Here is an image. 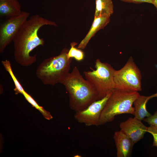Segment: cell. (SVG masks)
Masks as SVG:
<instances>
[{"instance_id":"cell-1","label":"cell","mask_w":157,"mask_h":157,"mask_svg":"<svg viewBox=\"0 0 157 157\" xmlns=\"http://www.w3.org/2000/svg\"><path fill=\"white\" fill-rule=\"evenodd\" d=\"M45 25L58 26L54 22L38 15H33L24 22L17 33L13 42L14 58L20 65L27 67L36 61V55L32 56L30 53L37 47L44 45V41L39 37L38 32Z\"/></svg>"},{"instance_id":"cell-2","label":"cell","mask_w":157,"mask_h":157,"mask_svg":"<svg viewBox=\"0 0 157 157\" xmlns=\"http://www.w3.org/2000/svg\"><path fill=\"white\" fill-rule=\"evenodd\" d=\"M67 91L71 109L76 112L85 109L100 99L97 91L75 67L61 83Z\"/></svg>"},{"instance_id":"cell-3","label":"cell","mask_w":157,"mask_h":157,"mask_svg":"<svg viewBox=\"0 0 157 157\" xmlns=\"http://www.w3.org/2000/svg\"><path fill=\"white\" fill-rule=\"evenodd\" d=\"M69 50L63 49L59 55L45 59L38 67L36 76L43 84L54 85L61 83L69 73L72 58L67 57Z\"/></svg>"},{"instance_id":"cell-4","label":"cell","mask_w":157,"mask_h":157,"mask_svg":"<svg viewBox=\"0 0 157 157\" xmlns=\"http://www.w3.org/2000/svg\"><path fill=\"white\" fill-rule=\"evenodd\" d=\"M140 95L138 92H126L115 89L101 112L99 126L112 122L118 115L129 114L134 115L135 109L132 105Z\"/></svg>"},{"instance_id":"cell-5","label":"cell","mask_w":157,"mask_h":157,"mask_svg":"<svg viewBox=\"0 0 157 157\" xmlns=\"http://www.w3.org/2000/svg\"><path fill=\"white\" fill-rule=\"evenodd\" d=\"M95 70L84 71L85 79L97 91L100 99L111 92L115 89L114 73L115 69L109 64L97 59Z\"/></svg>"},{"instance_id":"cell-6","label":"cell","mask_w":157,"mask_h":157,"mask_svg":"<svg viewBox=\"0 0 157 157\" xmlns=\"http://www.w3.org/2000/svg\"><path fill=\"white\" fill-rule=\"evenodd\" d=\"M141 78L140 69L130 57L122 68L114 71L115 89L126 92L141 91Z\"/></svg>"},{"instance_id":"cell-7","label":"cell","mask_w":157,"mask_h":157,"mask_svg":"<svg viewBox=\"0 0 157 157\" xmlns=\"http://www.w3.org/2000/svg\"><path fill=\"white\" fill-rule=\"evenodd\" d=\"M30 13L23 11L19 15L7 18L0 26V53H3L28 19Z\"/></svg>"},{"instance_id":"cell-8","label":"cell","mask_w":157,"mask_h":157,"mask_svg":"<svg viewBox=\"0 0 157 157\" xmlns=\"http://www.w3.org/2000/svg\"><path fill=\"white\" fill-rule=\"evenodd\" d=\"M112 92L104 98L94 101L85 109L76 112L75 119L79 123L86 126H99L101 112Z\"/></svg>"},{"instance_id":"cell-9","label":"cell","mask_w":157,"mask_h":157,"mask_svg":"<svg viewBox=\"0 0 157 157\" xmlns=\"http://www.w3.org/2000/svg\"><path fill=\"white\" fill-rule=\"evenodd\" d=\"M141 121L135 117H130L119 125L120 131L129 137L134 144L142 139L147 132V127Z\"/></svg>"},{"instance_id":"cell-10","label":"cell","mask_w":157,"mask_h":157,"mask_svg":"<svg viewBox=\"0 0 157 157\" xmlns=\"http://www.w3.org/2000/svg\"><path fill=\"white\" fill-rule=\"evenodd\" d=\"M113 138L117 149V156H130L134 144L131 139L120 130L115 132Z\"/></svg>"},{"instance_id":"cell-11","label":"cell","mask_w":157,"mask_h":157,"mask_svg":"<svg viewBox=\"0 0 157 157\" xmlns=\"http://www.w3.org/2000/svg\"><path fill=\"white\" fill-rule=\"evenodd\" d=\"M110 16L103 15L97 17H94L91 26L85 38L81 41L78 48L84 49L89 41L96 33L100 30L104 28L109 22Z\"/></svg>"},{"instance_id":"cell-12","label":"cell","mask_w":157,"mask_h":157,"mask_svg":"<svg viewBox=\"0 0 157 157\" xmlns=\"http://www.w3.org/2000/svg\"><path fill=\"white\" fill-rule=\"evenodd\" d=\"M18 0H0V14L7 18L16 16L22 12Z\"/></svg>"},{"instance_id":"cell-13","label":"cell","mask_w":157,"mask_h":157,"mask_svg":"<svg viewBox=\"0 0 157 157\" xmlns=\"http://www.w3.org/2000/svg\"><path fill=\"white\" fill-rule=\"evenodd\" d=\"M155 97H157V93L148 96L140 95L137 97L133 104L135 109L134 117L142 121L145 117L151 116L152 115L146 108V104L149 100Z\"/></svg>"},{"instance_id":"cell-14","label":"cell","mask_w":157,"mask_h":157,"mask_svg":"<svg viewBox=\"0 0 157 157\" xmlns=\"http://www.w3.org/2000/svg\"><path fill=\"white\" fill-rule=\"evenodd\" d=\"M96 8L94 17L103 15L110 16L113 13L112 0H95Z\"/></svg>"},{"instance_id":"cell-15","label":"cell","mask_w":157,"mask_h":157,"mask_svg":"<svg viewBox=\"0 0 157 157\" xmlns=\"http://www.w3.org/2000/svg\"><path fill=\"white\" fill-rule=\"evenodd\" d=\"M1 63L5 69L9 73L13 81L15 86L14 89L15 94H16L19 93L22 94L25 90L14 75L9 60H6L2 61Z\"/></svg>"},{"instance_id":"cell-16","label":"cell","mask_w":157,"mask_h":157,"mask_svg":"<svg viewBox=\"0 0 157 157\" xmlns=\"http://www.w3.org/2000/svg\"><path fill=\"white\" fill-rule=\"evenodd\" d=\"M25 99L30 103L33 107L38 110L46 119L50 120L53 118L50 113L45 110L42 107L40 106L33 98L25 91L23 93Z\"/></svg>"},{"instance_id":"cell-17","label":"cell","mask_w":157,"mask_h":157,"mask_svg":"<svg viewBox=\"0 0 157 157\" xmlns=\"http://www.w3.org/2000/svg\"><path fill=\"white\" fill-rule=\"evenodd\" d=\"M77 44L75 42L71 43V48L67 53V56L69 58H74L76 60L80 61L84 58V54L82 51L75 47Z\"/></svg>"},{"instance_id":"cell-18","label":"cell","mask_w":157,"mask_h":157,"mask_svg":"<svg viewBox=\"0 0 157 157\" xmlns=\"http://www.w3.org/2000/svg\"><path fill=\"white\" fill-rule=\"evenodd\" d=\"M147 131L151 134L153 136V146L157 147V126L150 125L147 127Z\"/></svg>"},{"instance_id":"cell-19","label":"cell","mask_w":157,"mask_h":157,"mask_svg":"<svg viewBox=\"0 0 157 157\" xmlns=\"http://www.w3.org/2000/svg\"><path fill=\"white\" fill-rule=\"evenodd\" d=\"M147 123L150 126H157V110L153 115L144 119L143 120Z\"/></svg>"},{"instance_id":"cell-20","label":"cell","mask_w":157,"mask_h":157,"mask_svg":"<svg viewBox=\"0 0 157 157\" xmlns=\"http://www.w3.org/2000/svg\"><path fill=\"white\" fill-rule=\"evenodd\" d=\"M121 1L130 3H133L136 4H139L143 3H147L152 4L151 0H120Z\"/></svg>"},{"instance_id":"cell-21","label":"cell","mask_w":157,"mask_h":157,"mask_svg":"<svg viewBox=\"0 0 157 157\" xmlns=\"http://www.w3.org/2000/svg\"><path fill=\"white\" fill-rule=\"evenodd\" d=\"M153 4L156 8L157 11V0H151Z\"/></svg>"},{"instance_id":"cell-22","label":"cell","mask_w":157,"mask_h":157,"mask_svg":"<svg viewBox=\"0 0 157 157\" xmlns=\"http://www.w3.org/2000/svg\"></svg>"}]
</instances>
